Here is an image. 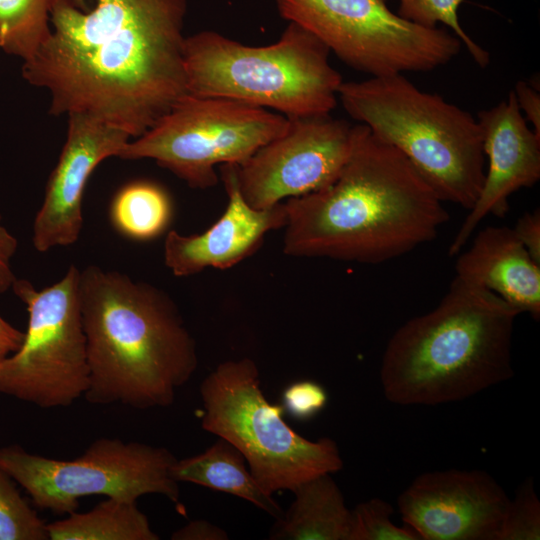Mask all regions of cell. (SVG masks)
I'll use <instances>...</instances> for the list:
<instances>
[{"label": "cell", "mask_w": 540, "mask_h": 540, "mask_svg": "<svg viewBox=\"0 0 540 540\" xmlns=\"http://www.w3.org/2000/svg\"><path fill=\"white\" fill-rule=\"evenodd\" d=\"M188 4L96 0L83 10L55 0L51 33L22 76L48 92L50 114H86L139 137L188 94Z\"/></svg>", "instance_id": "obj_1"}, {"label": "cell", "mask_w": 540, "mask_h": 540, "mask_svg": "<svg viewBox=\"0 0 540 540\" xmlns=\"http://www.w3.org/2000/svg\"><path fill=\"white\" fill-rule=\"evenodd\" d=\"M288 256L379 264L436 238L449 220L443 201L393 146L362 124L328 186L283 202Z\"/></svg>", "instance_id": "obj_2"}, {"label": "cell", "mask_w": 540, "mask_h": 540, "mask_svg": "<svg viewBox=\"0 0 540 540\" xmlns=\"http://www.w3.org/2000/svg\"><path fill=\"white\" fill-rule=\"evenodd\" d=\"M91 404L167 407L198 366L196 343L163 290L116 270H80Z\"/></svg>", "instance_id": "obj_3"}, {"label": "cell", "mask_w": 540, "mask_h": 540, "mask_svg": "<svg viewBox=\"0 0 540 540\" xmlns=\"http://www.w3.org/2000/svg\"><path fill=\"white\" fill-rule=\"evenodd\" d=\"M519 314L455 275L434 309L405 322L388 341L380 368L385 397L399 405H438L510 379Z\"/></svg>", "instance_id": "obj_4"}, {"label": "cell", "mask_w": 540, "mask_h": 540, "mask_svg": "<svg viewBox=\"0 0 540 540\" xmlns=\"http://www.w3.org/2000/svg\"><path fill=\"white\" fill-rule=\"evenodd\" d=\"M338 98L353 119L400 151L443 202L471 209L484 182L485 154L468 111L403 74L342 82Z\"/></svg>", "instance_id": "obj_5"}, {"label": "cell", "mask_w": 540, "mask_h": 540, "mask_svg": "<svg viewBox=\"0 0 540 540\" xmlns=\"http://www.w3.org/2000/svg\"><path fill=\"white\" fill-rule=\"evenodd\" d=\"M329 54L315 35L294 22L277 42L259 47L201 31L185 40L187 91L274 109L287 117L330 114L343 80Z\"/></svg>", "instance_id": "obj_6"}, {"label": "cell", "mask_w": 540, "mask_h": 540, "mask_svg": "<svg viewBox=\"0 0 540 540\" xmlns=\"http://www.w3.org/2000/svg\"><path fill=\"white\" fill-rule=\"evenodd\" d=\"M259 370L248 358L220 363L202 381L201 426L236 447L265 492L293 491L299 484L342 469L333 439L311 441L283 419L260 388Z\"/></svg>", "instance_id": "obj_7"}, {"label": "cell", "mask_w": 540, "mask_h": 540, "mask_svg": "<svg viewBox=\"0 0 540 540\" xmlns=\"http://www.w3.org/2000/svg\"><path fill=\"white\" fill-rule=\"evenodd\" d=\"M288 117L222 97L185 95L118 157L152 159L194 189L217 185L216 166L242 165L280 136Z\"/></svg>", "instance_id": "obj_8"}, {"label": "cell", "mask_w": 540, "mask_h": 540, "mask_svg": "<svg viewBox=\"0 0 540 540\" xmlns=\"http://www.w3.org/2000/svg\"><path fill=\"white\" fill-rule=\"evenodd\" d=\"M280 15L315 35L349 67L382 77L426 72L456 57L460 39L392 12L386 0H277Z\"/></svg>", "instance_id": "obj_9"}, {"label": "cell", "mask_w": 540, "mask_h": 540, "mask_svg": "<svg viewBox=\"0 0 540 540\" xmlns=\"http://www.w3.org/2000/svg\"><path fill=\"white\" fill-rule=\"evenodd\" d=\"M176 460L167 448L118 438H98L73 460L32 454L19 445L0 448V466L34 505L55 514L77 511L79 499L92 495L136 501L160 494L177 503L179 486L171 475Z\"/></svg>", "instance_id": "obj_10"}, {"label": "cell", "mask_w": 540, "mask_h": 540, "mask_svg": "<svg viewBox=\"0 0 540 540\" xmlns=\"http://www.w3.org/2000/svg\"><path fill=\"white\" fill-rule=\"evenodd\" d=\"M79 276L72 264L61 280L42 290L24 279L14 281L28 327L19 350L0 363V393L40 408L67 407L84 396L89 367Z\"/></svg>", "instance_id": "obj_11"}, {"label": "cell", "mask_w": 540, "mask_h": 540, "mask_svg": "<svg viewBox=\"0 0 540 540\" xmlns=\"http://www.w3.org/2000/svg\"><path fill=\"white\" fill-rule=\"evenodd\" d=\"M287 129L236 165L239 189L256 209L330 185L352 150L354 125L330 114L288 117Z\"/></svg>", "instance_id": "obj_12"}, {"label": "cell", "mask_w": 540, "mask_h": 540, "mask_svg": "<svg viewBox=\"0 0 540 540\" xmlns=\"http://www.w3.org/2000/svg\"><path fill=\"white\" fill-rule=\"evenodd\" d=\"M509 502L487 472L456 469L421 474L397 500L420 540H497Z\"/></svg>", "instance_id": "obj_13"}, {"label": "cell", "mask_w": 540, "mask_h": 540, "mask_svg": "<svg viewBox=\"0 0 540 540\" xmlns=\"http://www.w3.org/2000/svg\"><path fill=\"white\" fill-rule=\"evenodd\" d=\"M67 116L66 141L33 222L32 242L39 252L78 241L89 177L103 160L118 157L131 139L127 132L86 114Z\"/></svg>", "instance_id": "obj_14"}, {"label": "cell", "mask_w": 540, "mask_h": 540, "mask_svg": "<svg viewBox=\"0 0 540 540\" xmlns=\"http://www.w3.org/2000/svg\"><path fill=\"white\" fill-rule=\"evenodd\" d=\"M477 121L488 168L480 193L449 246V256L464 249L487 216H504L514 192L540 179V135L528 127L514 91L506 100L480 111Z\"/></svg>", "instance_id": "obj_15"}, {"label": "cell", "mask_w": 540, "mask_h": 540, "mask_svg": "<svg viewBox=\"0 0 540 540\" xmlns=\"http://www.w3.org/2000/svg\"><path fill=\"white\" fill-rule=\"evenodd\" d=\"M228 197L221 217L203 233L183 235L170 230L164 241V263L177 277H186L207 268L228 269L256 252L265 236L286 224L281 202L268 209H256L239 189L236 165L219 166Z\"/></svg>", "instance_id": "obj_16"}, {"label": "cell", "mask_w": 540, "mask_h": 540, "mask_svg": "<svg viewBox=\"0 0 540 540\" xmlns=\"http://www.w3.org/2000/svg\"><path fill=\"white\" fill-rule=\"evenodd\" d=\"M455 275L479 285L535 320L540 318V264L507 226H487L456 255Z\"/></svg>", "instance_id": "obj_17"}, {"label": "cell", "mask_w": 540, "mask_h": 540, "mask_svg": "<svg viewBox=\"0 0 540 540\" xmlns=\"http://www.w3.org/2000/svg\"><path fill=\"white\" fill-rule=\"evenodd\" d=\"M294 501L276 519L269 538L275 540H350L352 510L330 474L299 484Z\"/></svg>", "instance_id": "obj_18"}, {"label": "cell", "mask_w": 540, "mask_h": 540, "mask_svg": "<svg viewBox=\"0 0 540 540\" xmlns=\"http://www.w3.org/2000/svg\"><path fill=\"white\" fill-rule=\"evenodd\" d=\"M242 453L219 438L203 453L176 460L171 475L177 482H190L242 498L278 519L280 505L256 481L245 466Z\"/></svg>", "instance_id": "obj_19"}, {"label": "cell", "mask_w": 540, "mask_h": 540, "mask_svg": "<svg viewBox=\"0 0 540 540\" xmlns=\"http://www.w3.org/2000/svg\"><path fill=\"white\" fill-rule=\"evenodd\" d=\"M49 540H158L136 501L107 497L88 512L46 524Z\"/></svg>", "instance_id": "obj_20"}, {"label": "cell", "mask_w": 540, "mask_h": 540, "mask_svg": "<svg viewBox=\"0 0 540 540\" xmlns=\"http://www.w3.org/2000/svg\"><path fill=\"white\" fill-rule=\"evenodd\" d=\"M172 214L168 193L147 180L132 181L122 186L109 208V218L115 230L137 241L160 236L167 229Z\"/></svg>", "instance_id": "obj_21"}, {"label": "cell", "mask_w": 540, "mask_h": 540, "mask_svg": "<svg viewBox=\"0 0 540 540\" xmlns=\"http://www.w3.org/2000/svg\"><path fill=\"white\" fill-rule=\"evenodd\" d=\"M86 10L85 0H71ZM55 0H0V49L23 60L31 59L51 33Z\"/></svg>", "instance_id": "obj_22"}, {"label": "cell", "mask_w": 540, "mask_h": 540, "mask_svg": "<svg viewBox=\"0 0 540 540\" xmlns=\"http://www.w3.org/2000/svg\"><path fill=\"white\" fill-rule=\"evenodd\" d=\"M463 0H399L398 14L404 19L425 27L438 24L451 29L469 52L472 59L485 68L490 61L489 52L477 44L462 28L458 10Z\"/></svg>", "instance_id": "obj_23"}, {"label": "cell", "mask_w": 540, "mask_h": 540, "mask_svg": "<svg viewBox=\"0 0 540 540\" xmlns=\"http://www.w3.org/2000/svg\"><path fill=\"white\" fill-rule=\"evenodd\" d=\"M0 540H49L46 524L0 466Z\"/></svg>", "instance_id": "obj_24"}, {"label": "cell", "mask_w": 540, "mask_h": 540, "mask_svg": "<svg viewBox=\"0 0 540 540\" xmlns=\"http://www.w3.org/2000/svg\"><path fill=\"white\" fill-rule=\"evenodd\" d=\"M392 514L393 507L380 498L359 503L352 510L350 540H420L407 525H395Z\"/></svg>", "instance_id": "obj_25"}, {"label": "cell", "mask_w": 540, "mask_h": 540, "mask_svg": "<svg viewBox=\"0 0 540 540\" xmlns=\"http://www.w3.org/2000/svg\"><path fill=\"white\" fill-rule=\"evenodd\" d=\"M540 502L533 480L526 479L510 500L503 517L497 540H539Z\"/></svg>", "instance_id": "obj_26"}, {"label": "cell", "mask_w": 540, "mask_h": 540, "mask_svg": "<svg viewBox=\"0 0 540 540\" xmlns=\"http://www.w3.org/2000/svg\"><path fill=\"white\" fill-rule=\"evenodd\" d=\"M283 408L298 420H309L327 405L325 388L312 380L296 381L288 385L282 394Z\"/></svg>", "instance_id": "obj_27"}, {"label": "cell", "mask_w": 540, "mask_h": 540, "mask_svg": "<svg viewBox=\"0 0 540 540\" xmlns=\"http://www.w3.org/2000/svg\"><path fill=\"white\" fill-rule=\"evenodd\" d=\"M529 255L540 264V212L539 208L526 212L512 228Z\"/></svg>", "instance_id": "obj_28"}, {"label": "cell", "mask_w": 540, "mask_h": 540, "mask_svg": "<svg viewBox=\"0 0 540 540\" xmlns=\"http://www.w3.org/2000/svg\"><path fill=\"white\" fill-rule=\"evenodd\" d=\"M513 91L520 110L525 114L524 118L532 124L534 132L540 135L539 90L527 82L518 81Z\"/></svg>", "instance_id": "obj_29"}, {"label": "cell", "mask_w": 540, "mask_h": 540, "mask_svg": "<svg viewBox=\"0 0 540 540\" xmlns=\"http://www.w3.org/2000/svg\"><path fill=\"white\" fill-rule=\"evenodd\" d=\"M0 215V293L6 292L17 279L11 268V259L17 250L16 238L1 224Z\"/></svg>", "instance_id": "obj_30"}, {"label": "cell", "mask_w": 540, "mask_h": 540, "mask_svg": "<svg viewBox=\"0 0 540 540\" xmlns=\"http://www.w3.org/2000/svg\"><path fill=\"white\" fill-rule=\"evenodd\" d=\"M226 531L207 520H193L176 530L172 540H226Z\"/></svg>", "instance_id": "obj_31"}, {"label": "cell", "mask_w": 540, "mask_h": 540, "mask_svg": "<svg viewBox=\"0 0 540 540\" xmlns=\"http://www.w3.org/2000/svg\"><path fill=\"white\" fill-rule=\"evenodd\" d=\"M25 333L9 324L0 316V348L8 354L14 353L21 347Z\"/></svg>", "instance_id": "obj_32"}, {"label": "cell", "mask_w": 540, "mask_h": 540, "mask_svg": "<svg viewBox=\"0 0 540 540\" xmlns=\"http://www.w3.org/2000/svg\"><path fill=\"white\" fill-rule=\"evenodd\" d=\"M7 356H8V353L5 350L0 348V363Z\"/></svg>", "instance_id": "obj_33"}]
</instances>
